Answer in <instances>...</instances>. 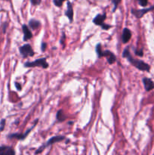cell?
Instances as JSON below:
<instances>
[{"label": "cell", "instance_id": "20", "mask_svg": "<svg viewBox=\"0 0 154 155\" xmlns=\"http://www.w3.org/2000/svg\"><path fill=\"white\" fill-rule=\"evenodd\" d=\"M30 2H31L33 5H39L41 2H42V0H30Z\"/></svg>", "mask_w": 154, "mask_h": 155}, {"label": "cell", "instance_id": "3", "mask_svg": "<svg viewBox=\"0 0 154 155\" xmlns=\"http://www.w3.org/2000/svg\"><path fill=\"white\" fill-rule=\"evenodd\" d=\"M25 68H34V67H42L44 69H46L48 68V64L46 61L45 58H39L37 60L34 61L32 62H26L24 64Z\"/></svg>", "mask_w": 154, "mask_h": 155}, {"label": "cell", "instance_id": "6", "mask_svg": "<svg viewBox=\"0 0 154 155\" xmlns=\"http://www.w3.org/2000/svg\"><path fill=\"white\" fill-rule=\"evenodd\" d=\"M19 50L21 55H22L23 58H24L27 57H33L35 54L33 48H32L31 45H30V44H25V45H22V46L20 47Z\"/></svg>", "mask_w": 154, "mask_h": 155}, {"label": "cell", "instance_id": "5", "mask_svg": "<svg viewBox=\"0 0 154 155\" xmlns=\"http://www.w3.org/2000/svg\"><path fill=\"white\" fill-rule=\"evenodd\" d=\"M106 18H107L106 14H104V15H98L93 19V23L95 25L101 26V28L104 29V30H109L111 27V26L104 24V21L106 20Z\"/></svg>", "mask_w": 154, "mask_h": 155}, {"label": "cell", "instance_id": "18", "mask_svg": "<svg viewBox=\"0 0 154 155\" xmlns=\"http://www.w3.org/2000/svg\"><path fill=\"white\" fill-rule=\"evenodd\" d=\"M137 2H138L139 5L143 6V7H145L148 4V0H137Z\"/></svg>", "mask_w": 154, "mask_h": 155}, {"label": "cell", "instance_id": "13", "mask_svg": "<svg viewBox=\"0 0 154 155\" xmlns=\"http://www.w3.org/2000/svg\"><path fill=\"white\" fill-rule=\"evenodd\" d=\"M131 37V30L128 28L124 29L123 32H122V42H123L124 43H127V42L130 40Z\"/></svg>", "mask_w": 154, "mask_h": 155}, {"label": "cell", "instance_id": "23", "mask_svg": "<svg viewBox=\"0 0 154 155\" xmlns=\"http://www.w3.org/2000/svg\"><path fill=\"white\" fill-rule=\"evenodd\" d=\"M15 86H16L17 89H18L19 91L21 90V84H19V83H15Z\"/></svg>", "mask_w": 154, "mask_h": 155}, {"label": "cell", "instance_id": "14", "mask_svg": "<svg viewBox=\"0 0 154 155\" xmlns=\"http://www.w3.org/2000/svg\"><path fill=\"white\" fill-rule=\"evenodd\" d=\"M41 23L39 22V21L35 19H31L29 21V27L30 28L33 29V30H36V29H38L39 27H40Z\"/></svg>", "mask_w": 154, "mask_h": 155}, {"label": "cell", "instance_id": "11", "mask_svg": "<svg viewBox=\"0 0 154 155\" xmlns=\"http://www.w3.org/2000/svg\"><path fill=\"white\" fill-rule=\"evenodd\" d=\"M65 15L67 17L70 23L72 22L73 21V8H72V3L69 2H67V10L65 12Z\"/></svg>", "mask_w": 154, "mask_h": 155}, {"label": "cell", "instance_id": "21", "mask_svg": "<svg viewBox=\"0 0 154 155\" xmlns=\"http://www.w3.org/2000/svg\"><path fill=\"white\" fill-rule=\"evenodd\" d=\"M135 54H137V56H140V57H142V56H143V50L142 49H140V50H137V51H135Z\"/></svg>", "mask_w": 154, "mask_h": 155}, {"label": "cell", "instance_id": "7", "mask_svg": "<svg viewBox=\"0 0 154 155\" xmlns=\"http://www.w3.org/2000/svg\"><path fill=\"white\" fill-rule=\"evenodd\" d=\"M37 122H38V120L36 121V123H35V124L33 125V127H31L30 130H27L25 133H14V134L9 135L8 138L9 139H19V140H23V139H26V137L27 136V135H28L29 133H30V131H31V130L34 128L35 126H36V123Z\"/></svg>", "mask_w": 154, "mask_h": 155}, {"label": "cell", "instance_id": "22", "mask_svg": "<svg viewBox=\"0 0 154 155\" xmlns=\"http://www.w3.org/2000/svg\"><path fill=\"white\" fill-rule=\"evenodd\" d=\"M46 47H47V44L45 43V42H42V45H41V49H42V51H45Z\"/></svg>", "mask_w": 154, "mask_h": 155}, {"label": "cell", "instance_id": "4", "mask_svg": "<svg viewBox=\"0 0 154 155\" xmlns=\"http://www.w3.org/2000/svg\"><path fill=\"white\" fill-rule=\"evenodd\" d=\"M64 139H65V137H64V136H54V137H51V139H50L48 141V142H45V143L42 146H41L40 148H38L37 151H36V154H39V153H41L42 151H44V149H45L46 147H48L49 145H53V144L56 143V142H61V141H63Z\"/></svg>", "mask_w": 154, "mask_h": 155}, {"label": "cell", "instance_id": "9", "mask_svg": "<svg viewBox=\"0 0 154 155\" xmlns=\"http://www.w3.org/2000/svg\"><path fill=\"white\" fill-rule=\"evenodd\" d=\"M143 83L146 92H149L154 89V82L151 79L145 77L143 79Z\"/></svg>", "mask_w": 154, "mask_h": 155}, {"label": "cell", "instance_id": "19", "mask_svg": "<svg viewBox=\"0 0 154 155\" xmlns=\"http://www.w3.org/2000/svg\"><path fill=\"white\" fill-rule=\"evenodd\" d=\"M5 126V120L3 119V120H2V121H1V127H0V133H1V132L3 130H4Z\"/></svg>", "mask_w": 154, "mask_h": 155}, {"label": "cell", "instance_id": "10", "mask_svg": "<svg viewBox=\"0 0 154 155\" xmlns=\"http://www.w3.org/2000/svg\"><path fill=\"white\" fill-rule=\"evenodd\" d=\"M15 154L11 147L9 146H1L0 147V155H13Z\"/></svg>", "mask_w": 154, "mask_h": 155}, {"label": "cell", "instance_id": "17", "mask_svg": "<svg viewBox=\"0 0 154 155\" xmlns=\"http://www.w3.org/2000/svg\"><path fill=\"white\" fill-rule=\"evenodd\" d=\"M112 2H113V5H114V8H113V12H114L116 10V8H117L118 5H119V2H121V0H112Z\"/></svg>", "mask_w": 154, "mask_h": 155}, {"label": "cell", "instance_id": "12", "mask_svg": "<svg viewBox=\"0 0 154 155\" xmlns=\"http://www.w3.org/2000/svg\"><path fill=\"white\" fill-rule=\"evenodd\" d=\"M22 30H23V33H24V41L29 40V39H30L32 37H33V34H32L31 31H30L29 27H27L26 24H24V25L22 26Z\"/></svg>", "mask_w": 154, "mask_h": 155}, {"label": "cell", "instance_id": "25", "mask_svg": "<svg viewBox=\"0 0 154 155\" xmlns=\"http://www.w3.org/2000/svg\"><path fill=\"white\" fill-rule=\"evenodd\" d=\"M4 1H10V0H4Z\"/></svg>", "mask_w": 154, "mask_h": 155}, {"label": "cell", "instance_id": "15", "mask_svg": "<svg viewBox=\"0 0 154 155\" xmlns=\"http://www.w3.org/2000/svg\"><path fill=\"white\" fill-rule=\"evenodd\" d=\"M56 117H57V120L59 121V122H63V121H64L66 118V115H65V114L63 113V110H58Z\"/></svg>", "mask_w": 154, "mask_h": 155}, {"label": "cell", "instance_id": "16", "mask_svg": "<svg viewBox=\"0 0 154 155\" xmlns=\"http://www.w3.org/2000/svg\"><path fill=\"white\" fill-rule=\"evenodd\" d=\"M64 1H66V0H53V2L57 7H60V6H62Z\"/></svg>", "mask_w": 154, "mask_h": 155}, {"label": "cell", "instance_id": "2", "mask_svg": "<svg viewBox=\"0 0 154 155\" xmlns=\"http://www.w3.org/2000/svg\"><path fill=\"white\" fill-rule=\"evenodd\" d=\"M96 52L98 54V56L99 58L106 57L107 59V61L110 64H112L114 62H116V57L113 52H111L109 50H106V51H103L101 48V44H98L96 46Z\"/></svg>", "mask_w": 154, "mask_h": 155}, {"label": "cell", "instance_id": "8", "mask_svg": "<svg viewBox=\"0 0 154 155\" xmlns=\"http://www.w3.org/2000/svg\"><path fill=\"white\" fill-rule=\"evenodd\" d=\"M154 6H152L150 8H143V9H137V10H135V9H131V13L137 18H141L145 14H146L147 12H150V11L153 10Z\"/></svg>", "mask_w": 154, "mask_h": 155}, {"label": "cell", "instance_id": "1", "mask_svg": "<svg viewBox=\"0 0 154 155\" xmlns=\"http://www.w3.org/2000/svg\"><path fill=\"white\" fill-rule=\"evenodd\" d=\"M122 57L128 59V61L133 65V66L135 67L136 68H137L138 70L142 71H147L149 72V70H150V66L149 64H147L146 63H145L144 61L141 60H139V59H134L131 57V54H130L129 48H126L123 51L122 53Z\"/></svg>", "mask_w": 154, "mask_h": 155}, {"label": "cell", "instance_id": "24", "mask_svg": "<svg viewBox=\"0 0 154 155\" xmlns=\"http://www.w3.org/2000/svg\"><path fill=\"white\" fill-rule=\"evenodd\" d=\"M7 25H8V24L7 23H5L4 24H3V33H5V31H6V27H7Z\"/></svg>", "mask_w": 154, "mask_h": 155}]
</instances>
